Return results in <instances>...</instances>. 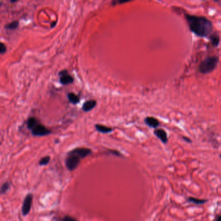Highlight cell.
<instances>
[{"mask_svg": "<svg viewBox=\"0 0 221 221\" xmlns=\"http://www.w3.org/2000/svg\"><path fill=\"white\" fill-rule=\"evenodd\" d=\"M219 157H220V158H221V154H220V155H219Z\"/></svg>", "mask_w": 221, "mask_h": 221, "instance_id": "obj_25", "label": "cell"}, {"mask_svg": "<svg viewBox=\"0 0 221 221\" xmlns=\"http://www.w3.org/2000/svg\"><path fill=\"white\" fill-rule=\"evenodd\" d=\"M210 40L211 42V44L214 47H217L220 43V38L219 36L216 34H213L210 36Z\"/></svg>", "mask_w": 221, "mask_h": 221, "instance_id": "obj_16", "label": "cell"}, {"mask_svg": "<svg viewBox=\"0 0 221 221\" xmlns=\"http://www.w3.org/2000/svg\"><path fill=\"white\" fill-rule=\"evenodd\" d=\"M108 151L109 153H110V154H113V155L116 156H123V155L121 154V152H119V151H116V150L109 149V150H108Z\"/></svg>", "mask_w": 221, "mask_h": 221, "instance_id": "obj_19", "label": "cell"}, {"mask_svg": "<svg viewBox=\"0 0 221 221\" xmlns=\"http://www.w3.org/2000/svg\"><path fill=\"white\" fill-rule=\"evenodd\" d=\"M32 199H33V196L31 193L27 194L25 197L22 207V213L23 216L27 215L30 213L32 207Z\"/></svg>", "mask_w": 221, "mask_h": 221, "instance_id": "obj_4", "label": "cell"}, {"mask_svg": "<svg viewBox=\"0 0 221 221\" xmlns=\"http://www.w3.org/2000/svg\"><path fill=\"white\" fill-rule=\"evenodd\" d=\"M187 200L188 202H191V203H193V204H196V205L204 204L208 202L207 199H197V198H195V197H192V196L188 197Z\"/></svg>", "mask_w": 221, "mask_h": 221, "instance_id": "obj_12", "label": "cell"}, {"mask_svg": "<svg viewBox=\"0 0 221 221\" xmlns=\"http://www.w3.org/2000/svg\"><path fill=\"white\" fill-rule=\"evenodd\" d=\"M183 139H184L185 141H187V142H188V143H191V140L189 139V138H186V137H183Z\"/></svg>", "mask_w": 221, "mask_h": 221, "instance_id": "obj_22", "label": "cell"}, {"mask_svg": "<svg viewBox=\"0 0 221 221\" xmlns=\"http://www.w3.org/2000/svg\"><path fill=\"white\" fill-rule=\"evenodd\" d=\"M11 188V184L8 182H5L4 184L1 185V190H0V193L1 194H4L7 193L8 191H9Z\"/></svg>", "mask_w": 221, "mask_h": 221, "instance_id": "obj_15", "label": "cell"}, {"mask_svg": "<svg viewBox=\"0 0 221 221\" xmlns=\"http://www.w3.org/2000/svg\"><path fill=\"white\" fill-rule=\"evenodd\" d=\"M59 75L60 76V82L63 85H67L73 83V78L68 74L67 70H62L60 72Z\"/></svg>", "mask_w": 221, "mask_h": 221, "instance_id": "obj_7", "label": "cell"}, {"mask_svg": "<svg viewBox=\"0 0 221 221\" xmlns=\"http://www.w3.org/2000/svg\"><path fill=\"white\" fill-rule=\"evenodd\" d=\"M215 221H221V215L217 216L215 219Z\"/></svg>", "mask_w": 221, "mask_h": 221, "instance_id": "obj_23", "label": "cell"}, {"mask_svg": "<svg viewBox=\"0 0 221 221\" xmlns=\"http://www.w3.org/2000/svg\"><path fill=\"white\" fill-rule=\"evenodd\" d=\"M95 128L98 132H101V133L103 134H108V133H110L111 132H112L113 129L108 127V126H105V125H102L100 124H97L95 125Z\"/></svg>", "mask_w": 221, "mask_h": 221, "instance_id": "obj_11", "label": "cell"}, {"mask_svg": "<svg viewBox=\"0 0 221 221\" xmlns=\"http://www.w3.org/2000/svg\"><path fill=\"white\" fill-rule=\"evenodd\" d=\"M154 134L156 136L161 140V141L163 143L166 144L168 142L167 134L165 130L161 129V128L156 129L154 131Z\"/></svg>", "mask_w": 221, "mask_h": 221, "instance_id": "obj_8", "label": "cell"}, {"mask_svg": "<svg viewBox=\"0 0 221 221\" xmlns=\"http://www.w3.org/2000/svg\"><path fill=\"white\" fill-rule=\"evenodd\" d=\"M185 19L190 30L196 36L200 37L208 36L213 31L212 23L204 16L186 14Z\"/></svg>", "mask_w": 221, "mask_h": 221, "instance_id": "obj_1", "label": "cell"}, {"mask_svg": "<svg viewBox=\"0 0 221 221\" xmlns=\"http://www.w3.org/2000/svg\"><path fill=\"white\" fill-rule=\"evenodd\" d=\"M92 151L90 149L85 148V147H77L74 149L72 150L69 151L67 154H73L77 156L79 158L81 159L85 158L87 157L88 156L92 154Z\"/></svg>", "mask_w": 221, "mask_h": 221, "instance_id": "obj_5", "label": "cell"}, {"mask_svg": "<svg viewBox=\"0 0 221 221\" xmlns=\"http://www.w3.org/2000/svg\"><path fill=\"white\" fill-rule=\"evenodd\" d=\"M38 124V121L36 118H35V117H30V118H29V119L27 120V126L29 129L32 130V128H34Z\"/></svg>", "mask_w": 221, "mask_h": 221, "instance_id": "obj_14", "label": "cell"}, {"mask_svg": "<svg viewBox=\"0 0 221 221\" xmlns=\"http://www.w3.org/2000/svg\"><path fill=\"white\" fill-rule=\"evenodd\" d=\"M56 23H57V22H53V23H51V27H53L54 26H55Z\"/></svg>", "mask_w": 221, "mask_h": 221, "instance_id": "obj_24", "label": "cell"}, {"mask_svg": "<svg viewBox=\"0 0 221 221\" xmlns=\"http://www.w3.org/2000/svg\"><path fill=\"white\" fill-rule=\"evenodd\" d=\"M32 134L34 136H45L51 133V131L47 128L45 126L38 124L34 128L31 130Z\"/></svg>", "mask_w": 221, "mask_h": 221, "instance_id": "obj_6", "label": "cell"}, {"mask_svg": "<svg viewBox=\"0 0 221 221\" xmlns=\"http://www.w3.org/2000/svg\"><path fill=\"white\" fill-rule=\"evenodd\" d=\"M219 62V58L215 56L208 57L199 65V70L202 74H207L213 71Z\"/></svg>", "mask_w": 221, "mask_h": 221, "instance_id": "obj_2", "label": "cell"}, {"mask_svg": "<svg viewBox=\"0 0 221 221\" xmlns=\"http://www.w3.org/2000/svg\"><path fill=\"white\" fill-rule=\"evenodd\" d=\"M6 51H7V48H6L5 45L3 42H1L0 43V53L4 54Z\"/></svg>", "mask_w": 221, "mask_h": 221, "instance_id": "obj_20", "label": "cell"}, {"mask_svg": "<svg viewBox=\"0 0 221 221\" xmlns=\"http://www.w3.org/2000/svg\"><path fill=\"white\" fill-rule=\"evenodd\" d=\"M67 98H68L70 102L73 103V105H76L79 102V97L75 93L73 92H69L67 94Z\"/></svg>", "mask_w": 221, "mask_h": 221, "instance_id": "obj_13", "label": "cell"}, {"mask_svg": "<svg viewBox=\"0 0 221 221\" xmlns=\"http://www.w3.org/2000/svg\"><path fill=\"white\" fill-rule=\"evenodd\" d=\"M80 161L81 158H79L77 156L67 154V156L65 161V165L67 169L70 171H72L77 168L80 163Z\"/></svg>", "mask_w": 221, "mask_h": 221, "instance_id": "obj_3", "label": "cell"}, {"mask_svg": "<svg viewBox=\"0 0 221 221\" xmlns=\"http://www.w3.org/2000/svg\"><path fill=\"white\" fill-rule=\"evenodd\" d=\"M19 25V22L17 20H15V21L12 22L8 24L5 25V28L8 29V30H13V29H16L18 27Z\"/></svg>", "mask_w": 221, "mask_h": 221, "instance_id": "obj_17", "label": "cell"}, {"mask_svg": "<svg viewBox=\"0 0 221 221\" xmlns=\"http://www.w3.org/2000/svg\"><path fill=\"white\" fill-rule=\"evenodd\" d=\"M61 221H77L74 218L69 216V215H66L65 216L64 218H62V219L61 220Z\"/></svg>", "mask_w": 221, "mask_h": 221, "instance_id": "obj_21", "label": "cell"}, {"mask_svg": "<svg viewBox=\"0 0 221 221\" xmlns=\"http://www.w3.org/2000/svg\"><path fill=\"white\" fill-rule=\"evenodd\" d=\"M145 122L146 125H148L151 128H156L160 125V122L159 121L153 117H147L145 119Z\"/></svg>", "mask_w": 221, "mask_h": 221, "instance_id": "obj_9", "label": "cell"}, {"mask_svg": "<svg viewBox=\"0 0 221 221\" xmlns=\"http://www.w3.org/2000/svg\"><path fill=\"white\" fill-rule=\"evenodd\" d=\"M51 160V157L49 156H46L43 158H42L39 161V165L40 166H47Z\"/></svg>", "mask_w": 221, "mask_h": 221, "instance_id": "obj_18", "label": "cell"}, {"mask_svg": "<svg viewBox=\"0 0 221 221\" xmlns=\"http://www.w3.org/2000/svg\"><path fill=\"white\" fill-rule=\"evenodd\" d=\"M97 105V102L95 100H89V101H87L85 102L83 106H82V110H83L84 112H89L91 111L95 107V106Z\"/></svg>", "mask_w": 221, "mask_h": 221, "instance_id": "obj_10", "label": "cell"}]
</instances>
